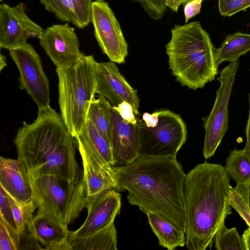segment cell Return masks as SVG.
Wrapping results in <instances>:
<instances>
[{
    "label": "cell",
    "mask_w": 250,
    "mask_h": 250,
    "mask_svg": "<svg viewBox=\"0 0 250 250\" xmlns=\"http://www.w3.org/2000/svg\"><path fill=\"white\" fill-rule=\"evenodd\" d=\"M138 2L148 15L155 20L160 19L164 14L167 6L166 0H129Z\"/></svg>",
    "instance_id": "cell-32"
},
{
    "label": "cell",
    "mask_w": 250,
    "mask_h": 250,
    "mask_svg": "<svg viewBox=\"0 0 250 250\" xmlns=\"http://www.w3.org/2000/svg\"><path fill=\"white\" fill-rule=\"evenodd\" d=\"M9 51L20 72V89L27 92L38 108L50 106L49 81L43 71L40 56L33 47L26 42Z\"/></svg>",
    "instance_id": "cell-9"
},
{
    "label": "cell",
    "mask_w": 250,
    "mask_h": 250,
    "mask_svg": "<svg viewBox=\"0 0 250 250\" xmlns=\"http://www.w3.org/2000/svg\"><path fill=\"white\" fill-rule=\"evenodd\" d=\"M229 204L250 228V186L236 185L229 189Z\"/></svg>",
    "instance_id": "cell-25"
},
{
    "label": "cell",
    "mask_w": 250,
    "mask_h": 250,
    "mask_svg": "<svg viewBox=\"0 0 250 250\" xmlns=\"http://www.w3.org/2000/svg\"><path fill=\"white\" fill-rule=\"evenodd\" d=\"M96 39L103 52L110 61L125 62L128 45L120 25L104 0H95L91 6V19Z\"/></svg>",
    "instance_id": "cell-10"
},
{
    "label": "cell",
    "mask_w": 250,
    "mask_h": 250,
    "mask_svg": "<svg viewBox=\"0 0 250 250\" xmlns=\"http://www.w3.org/2000/svg\"><path fill=\"white\" fill-rule=\"evenodd\" d=\"M29 177L37 212L68 225L85 208L88 197L83 175L77 182L52 175Z\"/></svg>",
    "instance_id": "cell-6"
},
{
    "label": "cell",
    "mask_w": 250,
    "mask_h": 250,
    "mask_svg": "<svg viewBox=\"0 0 250 250\" xmlns=\"http://www.w3.org/2000/svg\"><path fill=\"white\" fill-rule=\"evenodd\" d=\"M40 43L57 68H66L85 55L80 50L75 29L68 23L54 24L44 30Z\"/></svg>",
    "instance_id": "cell-11"
},
{
    "label": "cell",
    "mask_w": 250,
    "mask_h": 250,
    "mask_svg": "<svg viewBox=\"0 0 250 250\" xmlns=\"http://www.w3.org/2000/svg\"><path fill=\"white\" fill-rule=\"evenodd\" d=\"M75 7L77 27L82 29L91 22L92 0H70Z\"/></svg>",
    "instance_id": "cell-29"
},
{
    "label": "cell",
    "mask_w": 250,
    "mask_h": 250,
    "mask_svg": "<svg viewBox=\"0 0 250 250\" xmlns=\"http://www.w3.org/2000/svg\"><path fill=\"white\" fill-rule=\"evenodd\" d=\"M110 144L114 167L129 165L139 156L137 123L132 124L125 120L112 106L110 108Z\"/></svg>",
    "instance_id": "cell-15"
},
{
    "label": "cell",
    "mask_w": 250,
    "mask_h": 250,
    "mask_svg": "<svg viewBox=\"0 0 250 250\" xmlns=\"http://www.w3.org/2000/svg\"><path fill=\"white\" fill-rule=\"evenodd\" d=\"M95 62L93 55H85L72 66L56 68L61 115L74 137L85 124L96 93Z\"/></svg>",
    "instance_id": "cell-5"
},
{
    "label": "cell",
    "mask_w": 250,
    "mask_h": 250,
    "mask_svg": "<svg viewBox=\"0 0 250 250\" xmlns=\"http://www.w3.org/2000/svg\"><path fill=\"white\" fill-rule=\"evenodd\" d=\"M242 237L246 250H250V228L249 227L244 231Z\"/></svg>",
    "instance_id": "cell-40"
},
{
    "label": "cell",
    "mask_w": 250,
    "mask_h": 250,
    "mask_svg": "<svg viewBox=\"0 0 250 250\" xmlns=\"http://www.w3.org/2000/svg\"><path fill=\"white\" fill-rule=\"evenodd\" d=\"M186 174L176 157L139 155L131 164L113 167L117 191H128L130 204L154 213L185 231Z\"/></svg>",
    "instance_id": "cell-1"
},
{
    "label": "cell",
    "mask_w": 250,
    "mask_h": 250,
    "mask_svg": "<svg viewBox=\"0 0 250 250\" xmlns=\"http://www.w3.org/2000/svg\"><path fill=\"white\" fill-rule=\"evenodd\" d=\"M0 186L13 199L20 203L33 200L28 172L17 159H0Z\"/></svg>",
    "instance_id": "cell-17"
},
{
    "label": "cell",
    "mask_w": 250,
    "mask_h": 250,
    "mask_svg": "<svg viewBox=\"0 0 250 250\" xmlns=\"http://www.w3.org/2000/svg\"><path fill=\"white\" fill-rule=\"evenodd\" d=\"M60 0L66 12L70 15L71 19V22L76 26L77 25V19L73 3L70 0Z\"/></svg>",
    "instance_id": "cell-37"
},
{
    "label": "cell",
    "mask_w": 250,
    "mask_h": 250,
    "mask_svg": "<svg viewBox=\"0 0 250 250\" xmlns=\"http://www.w3.org/2000/svg\"><path fill=\"white\" fill-rule=\"evenodd\" d=\"M183 0V2H182V4L183 5H184L185 4L187 3L188 2H189V1H191L193 0Z\"/></svg>",
    "instance_id": "cell-41"
},
{
    "label": "cell",
    "mask_w": 250,
    "mask_h": 250,
    "mask_svg": "<svg viewBox=\"0 0 250 250\" xmlns=\"http://www.w3.org/2000/svg\"><path fill=\"white\" fill-rule=\"evenodd\" d=\"M225 168L236 185L250 186V153L234 148L226 158Z\"/></svg>",
    "instance_id": "cell-23"
},
{
    "label": "cell",
    "mask_w": 250,
    "mask_h": 250,
    "mask_svg": "<svg viewBox=\"0 0 250 250\" xmlns=\"http://www.w3.org/2000/svg\"><path fill=\"white\" fill-rule=\"evenodd\" d=\"M68 225L51 216L37 212L28 224V232L44 247L43 250H71Z\"/></svg>",
    "instance_id": "cell-16"
},
{
    "label": "cell",
    "mask_w": 250,
    "mask_h": 250,
    "mask_svg": "<svg viewBox=\"0 0 250 250\" xmlns=\"http://www.w3.org/2000/svg\"><path fill=\"white\" fill-rule=\"evenodd\" d=\"M203 1V0H193L184 5L186 23L191 18L200 13Z\"/></svg>",
    "instance_id": "cell-36"
},
{
    "label": "cell",
    "mask_w": 250,
    "mask_h": 250,
    "mask_svg": "<svg viewBox=\"0 0 250 250\" xmlns=\"http://www.w3.org/2000/svg\"><path fill=\"white\" fill-rule=\"evenodd\" d=\"M166 45L169 68L182 85L196 90L214 80L217 74L216 48L198 21L175 25Z\"/></svg>",
    "instance_id": "cell-4"
},
{
    "label": "cell",
    "mask_w": 250,
    "mask_h": 250,
    "mask_svg": "<svg viewBox=\"0 0 250 250\" xmlns=\"http://www.w3.org/2000/svg\"><path fill=\"white\" fill-rule=\"evenodd\" d=\"M49 12L54 14L60 20L71 22L70 15L66 12L60 0H39Z\"/></svg>",
    "instance_id": "cell-33"
},
{
    "label": "cell",
    "mask_w": 250,
    "mask_h": 250,
    "mask_svg": "<svg viewBox=\"0 0 250 250\" xmlns=\"http://www.w3.org/2000/svg\"><path fill=\"white\" fill-rule=\"evenodd\" d=\"M213 241L217 250H246L242 237L237 229L235 227L227 229L225 223L217 231Z\"/></svg>",
    "instance_id": "cell-26"
},
{
    "label": "cell",
    "mask_w": 250,
    "mask_h": 250,
    "mask_svg": "<svg viewBox=\"0 0 250 250\" xmlns=\"http://www.w3.org/2000/svg\"><path fill=\"white\" fill-rule=\"evenodd\" d=\"M44 30L33 21L25 12V6L21 2L10 6L0 4V47L8 50L27 42L30 38L39 39Z\"/></svg>",
    "instance_id": "cell-12"
},
{
    "label": "cell",
    "mask_w": 250,
    "mask_h": 250,
    "mask_svg": "<svg viewBox=\"0 0 250 250\" xmlns=\"http://www.w3.org/2000/svg\"><path fill=\"white\" fill-rule=\"evenodd\" d=\"M120 114L121 117L126 121L136 124L138 122L137 119L135 118V114L132 106L126 102L118 104L117 106H113Z\"/></svg>",
    "instance_id": "cell-35"
},
{
    "label": "cell",
    "mask_w": 250,
    "mask_h": 250,
    "mask_svg": "<svg viewBox=\"0 0 250 250\" xmlns=\"http://www.w3.org/2000/svg\"><path fill=\"white\" fill-rule=\"evenodd\" d=\"M74 138L96 153L106 164L115 166L109 141L89 120L86 119L83 128Z\"/></svg>",
    "instance_id": "cell-19"
},
{
    "label": "cell",
    "mask_w": 250,
    "mask_h": 250,
    "mask_svg": "<svg viewBox=\"0 0 250 250\" xmlns=\"http://www.w3.org/2000/svg\"><path fill=\"white\" fill-rule=\"evenodd\" d=\"M146 214L160 246L168 250H173L185 245L186 238L184 230L154 213L147 212Z\"/></svg>",
    "instance_id": "cell-18"
},
{
    "label": "cell",
    "mask_w": 250,
    "mask_h": 250,
    "mask_svg": "<svg viewBox=\"0 0 250 250\" xmlns=\"http://www.w3.org/2000/svg\"><path fill=\"white\" fill-rule=\"evenodd\" d=\"M249 112L246 128V141L243 149L250 153V94H249Z\"/></svg>",
    "instance_id": "cell-38"
},
{
    "label": "cell",
    "mask_w": 250,
    "mask_h": 250,
    "mask_svg": "<svg viewBox=\"0 0 250 250\" xmlns=\"http://www.w3.org/2000/svg\"><path fill=\"white\" fill-rule=\"evenodd\" d=\"M0 217L5 222L11 232L19 238L10 202V197L0 186Z\"/></svg>",
    "instance_id": "cell-28"
},
{
    "label": "cell",
    "mask_w": 250,
    "mask_h": 250,
    "mask_svg": "<svg viewBox=\"0 0 250 250\" xmlns=\"http://www.w3.org/2000/svg\"><path fill=\"white\" fill-rule=\"evenodd\" d=\"M220 14L230 17L241 11H245L250 7V0H218Z\"/></svg>",
    "instance_id": "cell-30"
},
{
    "label": "cell",
    "mask_w": 250,
    "mask_h": 250,
    "mask_svg": "<svg viewBox=\"0 0 250 250\" xmlns=\"http://www.w3.org/2000/svg\"><path fill=\"white\" fill-rule=\"evenodd\" d=\"M250 51V34L239 32L227 36L221 46L216 48L215 56L218 66L225 61L236 62L242 55Z\"/></svg>",
    "instance_id": "cell-21"
},
{
    "label": "cell",
    "mask_w": 250,
    "mask_h": 250,
    "mask_svg": "<svg viewBox=\"0 0 250 250\" xmlns=\"http://www.w3.org/2000/svg\"><path fill=\"white\" fill-rule=\"evenodd\" d=\"M71 250H116L117 230L114 222L86 236L68 240Z\"/></svg>",
    "instance_id": "cell-20"
},
{
    "label": "cell",
    "mask_w": 250,
    "mask_h": 250,
    "mask_svg": "<svg viewBox=\"0 0 250 250\" xmlns=\"http://www.w3.org/2000/svg\"><path fill=\"white\" fill-rule=\"evenodd\" d=\"M19 238L10 230L0 217V250H18Z\"/></svg>",
    "instance_id": "cell-31"
},
{
    "label": "cell",
    "mask_w": 250,
    "mask_h": 250,
    "mask_svg": "<svg viewBox=\"0 0 250 250\" xmlns=\"http://www.w3.org/2000/svg\"><path fill=\"white\" fill-rule=\"evenodd\" d=\"M239 65L237 62H230L221 71L214 105L209 115L203 118L205 129L203 155L206 159L213 156L227 131L229 102Z\"/></svg>",
    "instance_id": "cell-8"
},
{
    "label": "cell",
    "mask_w": 250,
    "mask_h": 250,
    "mask_svg": "<svg viewBox=\"0 0 250 250\" xmlns=\"http://www.w3.org/2000/svg\"><path fill=\"white\" fill-rule=\"evenodd\" d=\"M230 187L229 176L219 164H199L186 175L185 231L188 249L211 248L217 231L232 214Z\"/></svg>",
    "instance_id": "cell-3"
},
{
    "label": "cell",
    "mask_w": 250,
    "mask_h": 250,
    "mask_svg": "<svg viewBox=\"0 0 250 250\" xmlns=\"http://www.w3.org/2000/svg\"><path fill=\"white\" fill-rule=\"evenodd\" d=\"M137 126L139 155L176 157L187 140L185 122L179 115L168 110L145 113Z\"/></svg>",
    "instance_id": "cell-7"
},
{
    "label": "cell",
    "mask_w": 250,
    "mask_h": 250,
    "mask_svg": "<svg viewBox=\"0 0 250 250\" xmlns=\"http://www.w3.org/2000/svg\"><path fill=\"white\" fill-rule=\"evenodd\" d=\"M111 106L104 97L99 95L97 99L94 98L91 102L87 116V119L96 126L109 142L111 129Z\"/></svg>",
    "instance_id": "cell-24"
},
{
    "label": "cell",
    "mask_w": 250,
    "mask_h": 250,
    "mask_svg": "<svg viewBox=\"0 0 250 250\" xmlns=\"http://www.w3.org/2000/svg\"><path fill=\"white\" fill-rule=\"evenodd\" d=\"M83 166L84 179L88 197L100 194L108 189L114 188L115 183L112 177L94 166L83 153L80 152Z\"/></svg>",
    "instance_id": "cell-22"
},
{
    "label": "cell",
    "mask_w": 250,
    "mask_h": 250,
    "mask_svg": "<svg viewBox=\"0 0 250 250\" xmlns=\"http://www.w3.org/2000/svg\"><path fill=\"white\" fill-rule=\"evenodd\" d=\"M182 2V0H166L167 7L176 12L178 11L179 7Z\"/></svg>",
    "instance_id": "cell-39"
},
{
    "label": "cell",
    "mask_w": 250,
    "mask_h": 250,
    "mask_svg": "<svg viewBox=\"0 0 250 250\" xmlns=\"http://www.w3.org/2000/svg\"><path fill=\"white\" fill-rule=\"evenodd\" d=\"M10 202L20 237L27 232L28 224L33 217V213L37 207L33 200L26 203H20L10 197Z\"/></svg>",
    "instance_id": "cell-27"
},
{
    "label": "cell",
    "mask_w": 250,
    "mask_h": 250,
    "mask_svg": "<svg viewBox=\"0 0 250 250\" xmlns=\"http://www.w3.org/2000/svg\"><path fill=\"white\" fill-rule=\"evenodd\" d=\"M96 93L104 97L114 107L128 103L134 114H139V99L135 89L120 73L114 62H95Z\"/></svg>",
    "instance_id": "cell-13"
},
{
    "label": "cell",
    "mask_w": 250,
    "mask_h": 250,
    "mask_svg": "<svg viewBox=\"0 0 250 250\" xmlns=\"http://www.w3.org/2000/svg\"><path fill=\"white\" fill-rule=\"evenodd\" d=\"M39 242L31 236L28 231L19 237L18 250H42Z\"/></svg>",
    "instance_id": "cell-34"
},
{
    "label": "cell",
    "mask_w": 250,
    "mask_h": 250,
    "mask_svg": "<svg viewBox=\"0 0 250 250\" xmlns=\"http://www.w3.org/2000/svg\"><path fill=\"white\" fill-rule=\"evenodd\" d=\"M18 160L31 176L52 175L77 182L83 175L75 138L50 106L38 108L33 123L23 122L14 140Z\"/></svg>",
    "instance_id": "cell-2"
},
{
    "label": "cell",
    "mask_w": 250,
    "mask_h": 250,
    "mask_svg": "<svg viewBox=\"0 0 250 250\" xmlns=\"http://www.w3.org/2000/svg\"><path fill=\"white\" fill-rule=\"evenodd\" d=\"M121 206V195L114 188L88 197L85 207L87 217L79 229L69 231L68 240L82 237L105 228L114 222Z\"/></svg>",
    "instance_id": "cell-14"
}]
</instances>
